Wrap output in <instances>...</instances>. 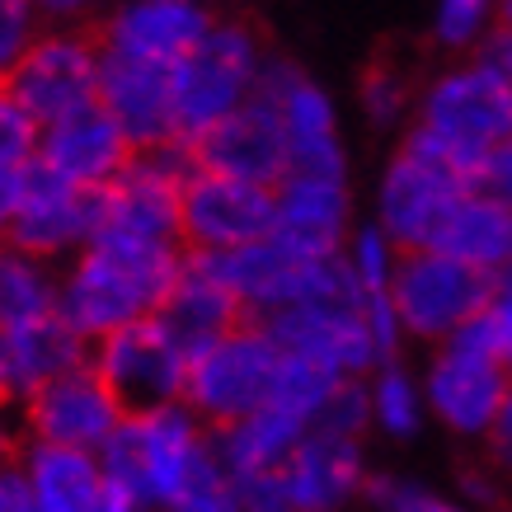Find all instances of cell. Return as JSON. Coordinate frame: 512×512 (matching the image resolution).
I'll list each match as a JSON object with an SVG mask.
<instances>
[{
	"instance_id": "cell-14",
	"label": "cell",
	"mask_w": 512,
	"mask_h": 512,
	"mask_svg": "<svg viewBox=\"0 0 512 512\" xmlns=\"http://www.w3.org/2000/svg\"><path fill=\"white\" fill-rule=\"evenodd\" d=\"M273 235V188L193 165L184 179V245L198 254L254 245Z\"/></svg>"
},
{
	"instance_id": "cell-23",
	"label": "cell",
	"mask_w": 512,
	"mask_h": 512,
	"mask_svg": "<svg viewBox=\"0 0 512 512\" xmlns=\"http://www.w3.org/2000/svg\"><path fill=\"white\" fill-rule=\"evenodd\" d=\"M80 362H90V339L62 311L0 329V390H5V400H29L33 390H43L47 381H57Z\"/></svg>"
},
{
	"instance_id": "cell-22",
	"label": "cell",
	"mask_w": 512,
	"mask_h": 512,
	"mask_svg": "<svg viewBox=\"0 0 512 512\" xmlns=\"http://www.w3.org/2000/svg\"><path fill=\"white\" fill-rule=\"evenodd\" d=\"M174 66L141 62V57H118L104 52V71H99V104L123 123L137 151H156V146H179L174 141Z\"/></svg>"
},
{
	"instance_id": "cell-16",
	"label": "cell",
	"mask_w": 512,
	"mask_h": 512,
	"mask_svg": "<svg viewBox=\"0 0 512 512\" xmlns=\"http://www.w3.org/2000/svg\"><path fill=\"white\" fill-rule=\"evenodd\" d=\"M99 231V188H80L62 174L33 165L19 188V207L5 240L43 254V259H76Z\"/></svg>"
},
{
	"instance_id": "cell-46",
	"label": "cell",
	"mask_w": 512,
	"mask_h": 512,
	"mask_svg": "<svg viewBox=\"0 0 512 512\" xmlns=\"http://www.w3.org/2000/svg\"><path fill=\"white\" fill-rule=\"evenodd\" d=\"M480 52L498 66V71H503V76H508V85H512V33L508 29H494V33H489V43H484Z\"/></svg>"
},
{
	"instance_id": "cell-18",
	"label": "cell",
	"mask_w": 512,
	"mask_h": 512,
	"mask_svg": "<svg viewBox=\"0 0 512 512\" xmlns=\"http://www.w3.org/2000/svg\"><path fill=\"white\" fill-rule=\"evenodd\" d=\"M188 156L202 170H221V174H235V179L268 184V188L292 170V151H287L278 104L264 90L254 94L249 104H240L231 118H221Z\"/></svg>"
},
{
	"instance_id": "cell-20",
	"label": "cell",
	"mask_w": 512,
	"mask_h": 512,
	"mask_svg": "<svg viewBox=\"0 0 512 512\" xmlns=\"http://www.w3.org/2000/svg\"><path fill=\"white\" fill-rule=\"evenodd\" d=\"M353 231V193L348 174L287 170L273 184V235L301 254H339Z\"/></svg>"
},
{
	"instance_id": "cell-33",
	"label": "cell",
	"mask_w": 512,
	"mask_h": 512,
	"mask_svg": "<svg viewBox=\"0 0 512 512\" xmlns=\"http://www.w3.org/2000/svg\"><path fill=\"white\" fill-rule=\"evenodd\" d=\"M38 137H43V123L0 85V170H33L38 165Z\"/></svg>"
},
{
	"instance_id": "cell-28",
	"label": "cell",
	"mask_w": 512,
	"mask_h": 512,
	"mask_svg": "<svg viewBox=\"0 0 512 512\" xmlns=\"http://www.w3.org/2000/svg\"><path fill=\"white\" fill-rule=\"evenodd\" d=\"M57 296H62V278L52 273V259L15 240H0V329L52 315Z\"/></svg>"
},
{
	"instance_id": "cell-51",
	"label": "cell",
	"mask_w": 512,
	"mask_h": 512,
	"mask_svg": "<svg viewBox=\"0 0 512 512\" xmlns=\"http://www.w3.org/2000/svg\"><path fill=\"white\" fill-rule=\"evenodd\" d=\"M508 268H512V264H508Z\"/></svg>"
},
{
	"instance_id": "cell-21",
	"label": "cell",
	"mask_w": 512,
	"mask_h": 512,
	"mask_svg": "<svg viewBox=\"0 0 512 512\" xmlns=\"http://www.w3.org/2000/svg\"><path fill=\"white\" fill-rule=\"evenodd\" d=\"M367 480L372 475H367L362 437L325 433V428H311L282 461V484L296 512H343L353 498L367 494Z\"/></svg>"
},
{
	"instance_id": "cell-30",
	"label": "cell",
	"mask_w": 512,
	"mask_h": 512,
	"mask_svg": "<svg viewBox=\"0 0 512 512\" xmlns=\"http://www.w3.org/2000/svg\"><path fill=\"white\" fill-rule=\"evenodd\" d=\"M357 104L362 118L372 127H400L414 123V104H419V85L400 62H376L357 80Z\"/></svg>"
},
{
	"instance_id": "cell-39",
	"label": "cell",
	"mask_w": 512,
	"mask_h": 512,
	"mask_svg": "<svg viewBox=\"0 0 512 512\" xmlns=\"http://www.w3.org/2000/svg\"><path fill=\"white\" fill-rule=\"evenodd\" d=\"M480 325L494 339L498 357L508 362V372H512V268H503L494 278V296H489V306L480 311Z\"/></svg>"
},
{
	"instance_id": "cell-49",
	"label": "cell",
	"mask_w": 512,
	"mask_h": 512,
	"mask_svg": "<svg viewBox=\"0 0 512 512\" xmlns=\"http://www.w3.org/2000/svg\"><path fill=\"white\" fill-rule=\"evenodd\" d=\"M498 29L512 33V0H498Z\"/></svg>"
},
{
	"instance_id": "cell-15",
	"label": "cell",
	"mask_w": 512,
	"mask_h": 512,
	"mask_svg": "<svg viewBox=\"0 0 512 512\" xmlns=\"http://www.w3.org/2000/svg\"><path fill=\"white\" fill-rule=\"evenodd\" d=\"M259 90L278 104L282 132H287V151H292V170L311 174H348V146H343L339 109L320 80H311L287 57H268Z\"/></svg>"
},
{
	"instance_id": "cell-9",
	"label": "cell",
	"mask_w": 512,
	"mask_h": 512,
	"mask_svg": "<svg viewBox=\"0 0 512 512\" xmlns=\"http://www.w3.org/2000/svg\"><path fill=\"white\" fill-rule=\"evenodd\" d=\"M494 278L480 268L451 259L442 249H404L395 282H390V306L400 315L404 339L442 343L456 329H466L475 315L489 306Z\"/></svg>"
},
{
	"instance_id": "cell-12",
	"label": "cell",
	"mask_w": 512,
	"mask_h": 512,
	"mask_svg": "<svg viewBox=\"0 0 512 512\" xmlns=\"http://www.w3.org/2000/svg\"><path fill=\"white\" fill-rule=\"evenodd\" d=\"M99 71H104V47L99 38H85L71 24L38 33L29 52L5 76V90L38 118L52 123L62 113H76L99 99Z\"/></svg>"
},
{
	"instance_id": "cell-11",
	"label": "cell",
	"mask_w": 512,
	"mask_h": 512,
	"mask_svg": "<svg viewBox=\"0 0 512 512\" xmlns=\"http://www.w3.org/2000/svg\"><path fill=\"white\" fill-rule=\"evenodd\" d=\"M268 334L278 339L282 353L311 357L320 367H329L334 376H367L372 367H381V343L372 334V315H367V296L357 287L329 296H311L301 306L268 315Z\"/></svg>"
},
{
	"instance_id": "cell-2",
	"label": "cell",
	"mask_w": 512,
	"mask_h": 512,
	"mask_svg": "<svg viewBox=\"0 0 512 512\" xmlns=\"http://www.w3.org/2000/svg\"><path fill=\"white\" fill-rule=\"evenodd\" d=\"M99 466L146 512H160L202 470L217 466V442L184 400L151 404V409H127L113 437L99 447Z\"/></svg>"
},
{
	"instance_id": "cell-10",
	"label": "cell",
	"mask_w": 512,
	"mask_h": 512,
	"mask_svg": "<svg viewBox=\"0 0 512 512\" xmlns=\"http://www.w3.org/2000/svg\"><path fill=\"white\" fill-rule=\"evenodd\" d=\"M188 357H193V343L160 311L90 343L94 372L109 381V390L127 409H151V404L184 400Z\"/></svg>"
},
{
	"instance_id": "cell-13",
	"label": "cell",
	"mask_w": 512,
	"mask_h": 512,
	"mask_svg": "<svg viewBox=\"0 0 512 512\" xmlns=\"http://www.w3.org/2000/svg\"><path fill=\"white\" fill-rule=\"evenodd\" d=\"M127 404L109 390V381L94 372V362H80L29 400H19V428L24 442H52V447L99 451L123 423Z\"/></svg>"
},
{
	"instance_id": "cell-50",
	"label": "cell",
	"mask_w": 512,
	"mask_h": 512,
	"mask_svg": "<svg viewBox=\"0 0 512 512\" xmlns=\"http://www.w3.org/2000/svg\"><path fill=\"white\" fill-rule=\"evenodd\" d=\"M0 404H5V390H0Z\"/></svg>"
},
{
	"instance_id": "cell-27",
	"label": "cell",
	"mask_w": 512,
	"mask_h": 512,
	"mask_svg": "<svg viewBox=\"0 0 512 512\" xmlns=\"http://www.w3.org/2000/svg\"><path fill=\"white\" fill-rule=\"evenodd\" d=\"M311 433V423L282 409V404H259L254 414L226 423V428H212V442H217L221 466L231 475H259V470H282V461L296 451V442Z\"/></svg>"
},
{
	"instance_id": "cell-17",
	"label": "cell",
	"mask_w": 512,
	"mask_h": 512,
	"mask_svg": "<svg viewBox=\"0 0 512 512\" xmlns=\"http://www.w3.org/2000/svg\"><path fill=\"white\" fill-rule=\"evenodd\" d=\"M132 156H137L132 137L99 99L43 123V137H38V165L80 188H109Z\"/></svg>"
},
{
	"instance_id": "cell-5",
	"label": "cell",
	"mask_w": 512,
	"mask_h": 512,
	"mask_svg": "<svg viewBox=\"0 0 512 512\" xmlns=\"http://www.w3.org/2000/svg\"><path fill=\"white\" fill-rule=\"evenodd\" d=\"M278 362H282V348L268 334L264 320H240L226 334L193 348L184 404L207 428H226V423L245 419L259 404L273 400Z\"/></svg>"
},
{
	"instance_id": "cell-31",
	"label": "cell",
	"mask_w": 512,
	"mask_h": 512,
	"mask_svg": "<svg viewBox=\"0 0 512 512\" xmlns=\"http://www.w3.org/2000/svg\"><path fill=\"white\" fill-rule=\"evenodd\" d=\"M339 254H343V264H348V273H353L357 292H362V296H390V282H395V268H400L404 249L395 245V240H390L376 221L353 226Z\"/></svg>"
},
{
	"instance_id": "cell-38",
	"label": "cell",
	"mask_w": 512,
	"mask_h": 512,
	"mask_svg": "<svg viewBox=\"0 0 512 512\" xmlns=\"http://www.w3.org/2000/svg\"><path fill=\"white\" fill-rule=\"evenodd\" d=\"M235 480V498H240V512H296L287 484H282V470H259V475H231Z\"/></svg>"
},
{
	"instance_id": "cell-32",
	"label": "cell",
	"mask_w": 512,
	"mask_h": 512,
	"mask_svg": "<svg viewBox=\"0 0 512 512\" xmlns=\"http://www.w3.org/2000/svg\"><path fill=\"white\" fill-rule=\"evenodd\" d=\"M498 29V0H437L433 5V43L442 52L470 57Z\"/></svg>"
},
{
	"instance_id": "cell-44",
	"label": "cell",
	"mask_w": 512,
	"mask_h": 512,
	"mask_svg": "<svg viewBox=\"0 0 512 512\" xmlns=\"http://www.w3.org/2000/svg\"><path fill=\"white\" fill-rule=\"evenodd\" d=\"M38 5V15L52 19V24H76L94 10V5H104V0H33Z\"/></svg>"
},
{
	"instance_id": "cell-45",
	"label": "cell",
	"mask_w": 512,
	"mask_h": 512,
	"mask_svg": "<svg viewBox=\"0 0 512 512\" xmlns=\"http://www.w3.org/2000/svg\"><path fill=\"white\" fill-rule=\"evenodd\" d=\"M24 174H29V170H24ZM24 174L0 170V240H5V231H10V217H15V207H19V188H24Z\"/></svg>"
},
{
	"instance_id": "cell-42",
	"label": "cell",
	"mask_w": 512,
	"mask_h": 512,
	"mask_svg": "<svg viewBox=\"0 0 512 512\" xmlns=\"http://www.w3.org/2000/svg\"><path fill=\"white\" fill-rule=\"evenodd\" d=\"M489 442V466L498 470V475H508L512 480V386H508V400H503V409H498V423H494V433L484 437Z\"/></svg>"
},
{
	"instance_id": "cell-43",
	"label": "cell",
	"mask_w": 512,
	"mask_h": 512,
	"mask_svg": "<svg viewBox=\"0 0 512 512\" xmlns=\"http://www.w3.org/2000/svg\"><path fill=\"white\" fill-rule=\"evenodd\" d=\"M461 494L470 498V508H498V470H461Z\"/></svg>"
},
{
	"instance_id": "cell-34",
	"label": "cell",
	"mask_w": 512,
	"mask_h": 512,
	"mask_svg": "<svg viewBox=\"0 0 512 512\" xmlns=\"http://www.w3.org/2000/svg\"><path fill=\"white\" fill-rule=\"evenodd\" d=\"M311 428L325 433H343V437H362L372 428V404H367V376H343L339 386L329 390V400L320 404Z\"/></svg>"
},
{
	"instance_id": "cell-7",
	"label": "cell",
	"mask_w": 512,
	"mask_h": 512,
	"mask_svg": "<svg viewBox=\"0 0 512 512\" xmlns=\"http://www.w3.org/2000/svg\"><path fill=\"white\" fill-rule=\"evenodd\" d=\"M193 156L184 146L137 151L109 188H99V231L104 240L132 245H184V179Z\"/></svg>"
},
{
	"instance_id": "cell-19",
	"label": "cell",
	"mask_w": 512,
	"mask_h": 512,
	"mask_svg": "<svg viewBox=\"0 0 512 512\" xmlns=\"http://www.w3.org/2000/svg\"><path fill=\"white\" fill-rule=\"evenodd\" d=\"M217 24V10L207 0H118L104 19L99 47L118 57L174 66L202 43V33Z\"/></svg>"
},
{
	"instance_id": "cell-8",
	"label": "cell",
	"mask_w": 512,
	"mask_h": 512,
	"mask_svg": "<svg viewBox=\"0 0 512 512\" xmlns=\"http://www.w3.org/2000/svg\"><path fill=\"white\" fill-rule=\"evenodd\" d=\"M475 184L461 165H451L437 146L404 127L395 156L376 179V226L395 240L400 249H423L437 235L451 202Z\"/></svg>"
},
{
	"instance_id": "cell-3",
	"label": "cell",
	"mask_w": 512,
	"mask_h": 512,
	"mask_svg": "<svg viewBox=\"0 0 512 512\" xmlns=\"http://www.w3.org/2000/svg\"><path fill=\"white\" fill-rule=\"evenodd\" d=\"M428 146H437L451 165L475 179L484 156L512 137V85L484 52L442 66L419 85L414 123Z\"/></svg>"
},
{
	"instance_id": "cell-41",
	"label": "cell",
	"mask_w": 512,
	"mask_h": 512,
	"mask_svg": "<svg viewBox=\"0 0 512 512\" xmlns=\"http://www.w3.org/2000/svg\"><path fill=\"white\" fill-rule=\"evenodd\" d=\"M0 512H38L19 461H0Z\"/></svg>"
},
{
	"instance_id": "cell-25",
	"label": "cell",
	"mask_w": 512,
	"mask_h": 512,
	"mask_svg": "<svg viewBox=\"0 0 512 512\" xmlns=\"http://www.w3.org/2000/svg\"><path fill=\"white\" fill-rule=\"evenodd\" d=\"M428 245L498 278L512 264V207L470 184L461 198L451 202V212L442 217V226H437Z\"/></svg>"
},
{
	"instance_id": "cell-48",
	"label": "cell",
	"mask_w": 512,
	"mask_h": 512,
	"mask_svg": "<svg viewBox=\"0 0 512 512\" xmlns=\"http://www.w3.org/2000/svg\"><path fill=\"white\" fill-rule=\"evenodd\" d=\"M19 451H24V428H19V419L0 414V461H19Z\"/></svg>"
},
{
	"instance_id": "cell-24",
	"label": "cell",
	"mask_w": 512,
	"mask_h": 512,
	"mask_svg": "<svg viewBox=\"0 0 512 512\" xmlns=\"http://www.w3.org/2000/svg\"><path fill=\"white\" fill-rule=\"evenodd\" d=\"M160 315H165L193 348L207 339H217V334H226V329L240 325V320H249L245 306H240V296H235V287L226 282V273H221V264L212 254H198V249L184 254V264L174 273Z\"/></svg>"
},
{
	"instance_id": "cell-4",
	"label": "cell",
	"mask_w": 512,
	"mask_h": 512,
	"mask_svg": "<svg viewBox=\"0 0 512 512\" xmlns=\"http://www.w3.org/2000/svg\"><path fill=\"white\" fill-rule=\"evenodd\" d=\"M268 52L264 38L245 19H217L193 43L188 57H179L170 71L174 80V141L193 151L221 118H231L240 104L259 94Z\"/></svg>"
},
{
	"instance_id": "cell-47",
	"label": "cell",
	"mask_w": 512,
	"mask_h": 512,
	"mask_svg": "<svg viewBox=\"0 0 512 512\" xmlns=\"http://www.w3.org/2000/svg\"><path fill=\"white\" fill-rule=\"evenodd\" d=\"M90 512H146V508H141V503H137V498H132V494H123V489H118V484H104V494H99V498H94V508Z\"/></svg>"
},
{
	"instance_id": "cell-1",
	"label": "cell",
	"mask_w": 512,
	"mask_h": 512,
	"mask_svg": "<svg viewBox=\"0 0 512 512\" xmlns=\"http://www.w3.org/2000/svg\"><path fill=\"white\" fill-rule=\"evenodd\" d=\"M179 264H184V245H132V240L94 235L62 273L57 311L94 343L132 320L156 315L170 296Z\"/></svg>"
},
{
	"instance_id": "cell-35",
	"label": "cell",
	"mask_w": 512,
	"mask_h": 512,
	"mask_svg": "<svg viewBox=\"0 0 512 512\" xmlns=\"http://www.w3.org/2000/svg\"><path fill=\"white\" fill-rule=\"evenodd\" d=\"M362 498H367L376 512H470V508H461V503H451L447 494H437L428 484L400 480V475H372Z\"/></svg>"
},
{
	"instance_id": "cell-36",
	"label": "cell",
	"mask_w": 512,
	"mask_h": 512,
	"mask_svg": "<svg viewBox=\"0 0 512 512\" xmlns=\"http://www.w3.org/2000/svg\"><path fill=\"white\" fill-rule=\"evenodd\" d=\"M160 512H240L235 480H231V470L221 466V456H217V466L202 470L198 480L188 484V489L174 498V503H165Z\"/></svg>"
},
{
	"instance_id": "cell-6",
	"label": "cell",
	"mask_w": 512,
	"mask_h": 512,
	"mask_svg": "<svg viewBox=\"0 0 512 512\" xmlns=\"http://www.w3.org/2000/svg\"><path fill=\"white\" fill-rule=\"evenodd\" d=\"M423 395L447 433L456 437H489L498 423V409L508 400L512 372L498 357L494 339L484 334L480 315L466 329H456L451 339L433 343V357L423 367Z\"/></svg>"
},
{
	"instance_id": "cell-26",
	"label": "cell",
	"mask_w": 512,
	"mask_h": 512,
	"mask_svg": "<svg viewBox=\"0 0 512 512\" xmlns=\"http://www.w3.org/2000/svg\"><path fill=\"white\" fill-rule=\"evenodd\" d=\"M19 466H24V480H29L38 512H90L94 498L104 494V484H109V475L99 466V451L24 442Z\"/></svg>"
},
{
	"instance_id": "cell-37",
	"label": "cell",
	"mask_w": 512,
	"mask_h": 512,
	"mask_svg": "<svg viewBox=\"0 0 512 512\" xmlns=\"http://www.w3.org/2000/svg\"><path fill=\"white\" fill-rule=\"evenodd\" d=\"M38 5L33 0H0V85L15 71V62L29 52V43L38 38Z\"/></svg>"
},
{
	"instance_id": "cell-40",
	"label": "cell",
	"mask_w": 512,
	"mask_h": 512,
	"mask_svg": "<svg viewBox=\"0 0 512 512\" xmlns=\"http://www.w3.org/2000/svg\"><path fill=\"white\" fill-rule=\"evenodd\" d=\"M475 188L494 193L498 202H508V207H512V137L484 156V165L475 170Z\"/></svg>"
},
{
	"instance_id": "cell-29",
	"label": "cell",
	"mask_w": 512,
	"mask_h": 512,
	"mask_svg": "<svg viewBox=\"0 0 512 512\" xmlns=\"http://www.w3.org/2000/svg\"><path fill=\"white\" fill-rule=\"evenodd\" d=\"M367 404H372V428L390 442H409L423 433L428 414V395H423V376H414L400 357H390L381 367L367 372Z\"/></svg>"
}]
</instances>
